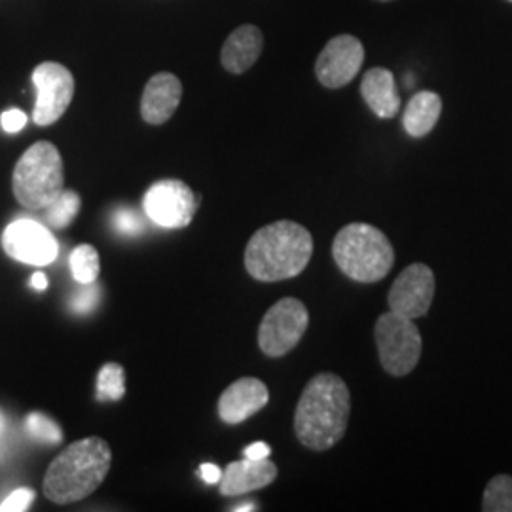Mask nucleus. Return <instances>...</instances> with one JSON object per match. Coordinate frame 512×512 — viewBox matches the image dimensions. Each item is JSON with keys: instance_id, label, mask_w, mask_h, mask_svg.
I'll use <instances>...</instances> for the list:
<instances>
[{"instance_id": "obj_1", "label": "nucleus", "mask_w": 512, "mask_h": 512, "mask_svg": "<svg viewBox=\"0 0 512 512\" xmlns=\"http://www.w3.org/2000/svg\"><path fill=\"white\" fill-rule=\"evenodd\" d=\"M351 412L346 382L330 372L317 374L306 385L294 412V433L306 448L325 452L344 439Z\"/></svg>"}, {"instance_id": "obj_2", "label": "nucleus", "mask_w": 512, "mask_h": 512, "mask_svg": "<svg viewBox=\"0 0 512 512\" xmlns=\"http://www.w3.org/2000/svg\"><path fill=\"white\" fill-rule=\"evenodd\" d=\"M313 255L308 228L294 220H277L255 232L245 249V270L256 281L275 283L302 274Z\"/></svg>"}, {"instance_id": "obj_3", "label": "nucleus", "mask_w": 512, "mask_h": 512, "mask_svg": "<svg viewBox=\"0 0 512 512\" xmlns=\"http://www.w3.org/2000/svg\"><path fill=\"white\" fill-rule=\"evenodd\" d=\"M112 465L109 442L99 437L76 440L48 467L42 490L55 505H69L92 495Z\"/></svg>"}, {"instance_id": "obj_4", "label": "nucleus", "mask_w": 512, "mask_h": 512, "mask_svg": "<svg viewBox=\"0 0 512 512\" xmlns=\"http://www.w3.org/2000/svg\"><path fill=\"white\" fill-rule=\"evenodd\" d=\"M332 256L342 274L359 283L382 281L395 262L391 241L382 230L365 222L348 224L336 234Z\"/></svg>"}, {"instance_id": "obj_5", "label": "nucleus", "mask_w": 512, "mask_h": 512, "mask_svg": "<svg viewBox=\"0 0 512 512\" xmlns=\"http://www.w3.org/2000/svg\"><path fill=\"white\" fill-rule=\"evenodd\" d=\"M14 196L25 209L42 211L65 190V169L59 150L38 141L19 158L12 177Z\"/></svg>"}, {"instance_id": "obj_6", "label": "nucleus", "mask_w": 512, "mask_h": 512, "mask_svg": "<svg viewBox=\"0 0 512 512\" xmlns=\"http://www.w3.org/2000/svg\"><path fill=\"white\" fill-rule=\"evenodd\" d=\"M374 338L380 363L387 374L401 378L418 365L423 340L414 319L387 311L376 321Z\"/></svg>"}, {"instance_id": "obj_7", "label": "nucleus", "mask_w": 512, "mask_h": 512, "mask_svg": "<svg viewBox=\"0 0 512 512\" xmlns=\"http://www.w3.org/2000/svg\"><path fill=\"white\" fill-rule=\"evenodd\" d=\"M310 325V313L298 298L275 302L258 327V346L268 357H283L293 351Z\"/></svg>"}, {"instance_id": "obj_8", "label": "nucleus", "mask_w": 512, "mask_h": 512, "mask_svg": "<svg viewBox=\"0 0 512 512\" xmlns=\"http://www.w3.org/2000/svg\"><path fill=\"white\" fill-rule=\"evenodd\" d=\"M143 207L154 224L167 230H177L190 226L196 209L200 207V196H196L183 181L167 179L148 188Z\"/></svg>"}, {"instance_id": "obj_9", "label": "nucleus", "mask_w": 512, "mask_h": 512, "mask_svg": "<svg viewBox=\"0 0 512 512\" xmlns=\"http://www.w3.org/2000/svg\"><path fill=\"white\" fill-rule=\"evenodd\" d=\"M37 103L33 120L37 126H52L73 103L74 76L65 65L55 61L40 63L33 73Z\"/></svg>"}, {"instance_id": "obj_10", "label": "nucleus", "mask_w": 512, "mask_h": 512, "mask_svg": "<svg viewBox=\"0 0 512 512\" xmlns=\"http://www.w3.org/2000/svg\"><path fill=\"white\" fill-rule=\"evenodd\" d=\"M435 296V274L427 264H410L393 281L387 304L389 311L408 319H420L427 315Z\"/></svg>"}, {"instance_id": "obj_11", "label": "nucleus", "mask_w": 512, "mask_h": 512, "mask_svg": "<svg viewBox=\"0 0 512 512\" xmlns=\"http://www.w3.org/2000/svg\"><path fill=\"white\" fill-rule=\"evenodd\" d=\"M365 61V48L359 38L353 35H340L325 44L315 61L317 80L329 88L338 90L348 86L359 74Z\"/></svg>"}, {"instance_id": "obj_12", "label": "nucleus", "mask_w": 512, "mask_h": 512, "mask_svg": "<svg viewBox=\"0 0 512 512\" xmlns=\"http://www.w3.org/2000/svg\"><path fill=\"white\" fill-rule=\"evenodd\" d=\"M6 255L29 266H48L59 253L54 234L35 220L21 219L12 222L2 236Z\"/></svg>"}, {"instance_id": "obj_13", "label": "nucleus", "mask_w": 512, "mask_h": 512, "mask_svg": "<svg viewBox=\"0 0 512 512\" xmlns=\"http://www.w3.org/2000/svg\"><path fill=\"white\" fill-rule=\"evenodd\" d=\"M270 401L268 385L258 378H241L228 385L219 399L220 420L239 425L258 414Z\"/></svg>"}, {"instance_id": "obj_14", "label": "nucleus", "mask_w": 512, "mask_h": 512, "mask_svg": "<svg viewBox=\"0 0 512 512\" xmlns=\"http://www.w3.org/2000/svg\"><path fill=\"white\" fill-rule=\"evenodd\" d=\"M181 99L183 84L175 74H154L141 97V116L150 126H162L179 109Z\"/></svg>"}, {"instance_id": "obj_15", "label": "nucleus", "mask_w": 512, "mask_h": 512, "mask_svg": "<svg viewBox=\"0 0 512 512\" xmlns=\"http://www.w3.org/2000/svg\"><path fill=\"white\" fill-rule=\"evenodd\" d=\"M277 478V467L270 459H239L230 463L220 476V495L249 494L270 486Z\"/></svg>"}, {"instance_id": "obj_16", "label": "nucleus", "mask_w": 512, "mask_h": 512, "mask_svg": "<svg viewBox=\"0 0 512 512\" xmlns=\"http://www.w3.org/2000/svg\"><path fill=\"white\" fill-rule=\"evenodd\" d=\"M264 50L262 31L255 25H241L222 46L220 61L222 67L232 74H243L249 71Z\"/></svg>"}, {"instance_id": "obj_17", "label": "nucleus", "mask_w": 512, "mask_h": 512, "mask_svg": "<svg viewBox=\"0 0 512 512\" xmlns=\"http://www.w3.org/2000/svg\"><path fill=\"white\" fill-rule=\"evenodd\" d=\"M361 95L368 109L382 120L395 118L401 110V95L395 84V76L384 67L366 71L361 82Z\"/></svg>"}, {"instance_id": "obj_18", "label": "nucleus", "mask_w": 512, "mask_h": 512, "mask_svg": "<svg viewBox=\"0 0 512 512\" xmlns=\"http://www.w3.org/2000/svg\"><path fill=\"white\" fill-rule=\"evenodd\" d=\"M442 99L439 93L418 92L406 105L403 114V128L410 137L421 139L429 135L439 122Z\"/></svg>"}, {"instance_id": "obj_19", "label": "nucleus", "mask_w": 512, "mask_h": 512, "mask_svg": "<svg viewBox=\"0 0 512 512\" xmlns=\"http://www.w3.org/2000/svg\"><path fill=\"white\" fill-rule=\"evenodd\" d=\"M80 207H82L80 196L74 190H63L54 202L42 211H44V219L48 222V226H52L54 230H63L73 224Z\"/></svg>"}, {"instance_id": "obj_20", "label": "nucleus", "mask_w": 512, "mask_h": 512, "mask_svg": "<svg viewBox=\"0 0 512 512\" xmlns=\"http://www.w3.org/2000/svg\"><path fill=\"white\" fill-rule=\"evenodd\" d=\"M126 395V374L124 366L118 363H107L101 366L97 374V399L116 403Z\"/></svg>"}, {"instance_id": "obj_21", "label": "nucleus", "mask_w": 512, "mask_h": 512, "mask_svg": "<svg viewBox=\"0 0 512 512\" xmlns=\"http://www.w3.org/2000/svg\"><path fill=\"white\" fill-rule=\"evenodd\" d=\"M71 272L80 285L97 281L101 274V258L93 245H78L71 253Z\"/></svg>"}, {"instance_id": "obj_22", "label": "nucleus", "mask_w": 512, "mask_h": 512, "mask_svg": "<svg viewBox=\"0 0 512 512\" xmlns=\"http://www.w3.org/2000/svg\"><path fill=\"white\" fill-rule=\"evenodd\" d=\"M484 512H512V476L495 475L482 497Z\"/></svg>"}, {"instance_id": "obj_23", "label": "nucleus", "mask_w": 512, "mask_h": 512, "mask_svg": "<svg viewBox=\"0 0 512 512\" xmlns=\"http://www.w3.org/2000/svg\"><path fill=\"white\" fill-rule=\"evenodd\" d=\"M25 429L33 439L46 442V444H59L63 440L61 427L54 420H50L48 416H44L40 412H33V414L27 416Z\"/></svg>"}, {"instance_id": "obj_24", "label": "nucleus", "mask_w": 512, "mask_h": 512, "mask_svg": "<svg viewBox=\"0 0 512 512\" xmlns=\"http://www.w3.org/2000/svg\"><path fill=\"white\" fill-rule=\"evenodd\" d=\"M112 226L116 228L118 234H124V236H139L145 232V220L139 217L137 211L128 207H122L114 213Z\"/></svg>"}, {"instance_id": "obj_25", "label": "nucleus", "mask_w": 512, "mask_h": 512, "mask_svg": "<svg viewBox=\"0 0 512 512\" xmlns=\"http://www.w3.org/2000/svg\"><path fill=\"white\" fill-rule=\"evenodd\" d=\"M99 300H101V291H99L97 283L93 281V283L84 285L82 291H78V293L74 294L69 304H71V310H73L74 313L84 315V313H90V311L95 310L97 304H99Z\"/></svg>"}, {"instance_id": "obj_26", "label": "nucleus", "mask_w": 512, "mask_h": 512, "mask_svg": "<svg viewBox=\"0 0 512 512\" xmlns=\"http://www.w3.org/2000/svg\"><path fill=\"white\" fill-rule=\"evenodd\" d=\"M37 494L31 488H18L12 494L8 495L2 505H0V512H23L29 511V507L33 505Z\"/></svg>"}, {"instance_id": "obj_27", "label": "nucleus", "mask_w": 512, "mask_h": 512, "mask_svg": "<svg viewBox=\"0 0 512 512\" xmlns=\"http://www.w3.org/2000/svg\"><path fill=\"white\" fill-rule=\"evenodd\" d=\"M0 124L6 133H19L27 126V114L19 109L6 110L0 116Z\"/></svg>"}, {"instance_id": "obj_28", "label": "nucleus", "mask_w": 512, "mask_h": 512, "mask_svg": "<svg viewBox=\"0 0 512 512\" xmlns=\"http://www.w3.org/2000/svg\"><path fill=\"white\" fill-rule=\"evenodd\" d=\"M243 454H245V458L251 459L270 458V454H272V448H270L266 442H255V444L247 446Z\"/></svg>"}, {"instance_id": "obj_29", "label": "nucleus", "mask_w": 512, "mask_h": 512, "mask_svg": "<svg viewBox=\"0 0 512 512\" xmlns=\"http://www.w3.org/2000/svg\"><path fill=\"white\" fill-rule=\"evenodd\" d=\"M200 475L207 484H219L222 471L215 463H203L200 467Z\"/></svg>"}, {"instance_id": "obj_30", "label": "nucleus", "mask_w": 512, "mask_h": 512, "mask_svg": "<svg viewBox=\"0 0 512 512\" xmlns=\"http://www.w3.org/2000/svg\"><path fill=\"white\" fill-rule=\"evenodd\" d=\"M31 287L37 289V291H46V289H48V279H46V275L40 274V272L33 275V277H31Z\"/></svg>"}, {"instance_id": "obj_31", "label": "nucleus", "mask_w": 512, "mask_h": 512, "mask_svg": "<svg viewBox=\"0 0 512 512\" xmlns=\"http://www.w3.org/2000/svg\"><path fill=\"white\" fill-rule=\"evenodd\" d=\"M236 512H247V511H258V507H256L255 503H243L241 507H236L234 509Z\"/></svg>"}, {"instance_id": "obj_32", "label": "nucleus", "mask_w": 512, "mask_h": 512, "mask_svg": "<svg viewBox=\"0 0 512 512\" xmlns=\"http://www.w3.org/2000/svg\"><path fill=\"white\" fill-rule=\"evenodd\" d=\"M6 429V420H4V416H2V412H0V433Z\"/></svg>"}, {"instance_id": "obj_33", "label": "nucleus", "mask_w": 512, "mask_h": 512, "mask_svg": "<svg viewBox=\"0 0 512 512\" xmlns=\"http://www.w3.org/2000/svg\"><path fill=\"white\" fill-rule=\"evenodd\" d=\"M376 2H391V0H376Z\"/></svg>"}, {"instance_id": "obj_34", "label": "nucleus", "mask_w": 512, "mask_h": 512, "mask_svg": "<svg viewBox=\"0 0 512 512\" xmlns=\"http://www.w3.org/2000/svg\"><path fill=\"white\" fill-rule=\"evenodd\" d=\"M509 2H512V0H509Z\"/></svg>"}]
</instances>
